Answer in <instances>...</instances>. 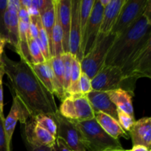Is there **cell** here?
<instances>
[{
  "instance_id": "83f0119b",
  "label": "cell",
  "mask_w": 151,
  "mask_h": 151,
  "mask_svg": "<svg viewBox=\"0 0 151 151\" xmlns=\"http://www.w3.org/2000/svg\"><path fill=\"white\" fill-rule=\"evenodd\" d=\"M28 48L31 58V64L36 65L44 63L46 61L36 41L29 36V32H28Z\"/></svg>"
},
{
  "instance_id": "7bdbcfd3",
  "label": "cell",
  "mask_w": 151,
  "mask_h": 151,
  "mask_svg": "<svg viewBox=\"0 0 151 151\" xmlns=\"http://www.w3.org/2000/svg\"><path fill=\"white\" fill-rule=\"evenodd\" d=\"M104 151H129V150H125L122 147V148H115V149H109Z\"/></svg>"
},
{
  "instance_id": "ab89813d",
  "label": "cell",
  "mask_w": 151,
  "mask_h": 151,
  "mask_svg": "<svg viewBox=\"0 0 151 151\" xmlns=\"http://www.w3.org/2000/svg\"><path fill=\"white\" fill-rule=\"evenodd\" d=\"M7 43V41L5 38L0 37V60H1L2 58V55L4 54V49Z\"/></svg>"
},
{
  "instance_id": "74e56055",
  "label": "cell",
  "mask_w": 151,
  "mask_h": 151,
  "mask_svg": "<svg viewBox=\"0 0 151 151\" xmlns=\"http://www.w3.org/2000/svg\"><path fill=\"white\" fill-rule=\"evenodd\" d=\"M31 151H55L53 146H41V147H31Z\"/></svg>"
},
{
  "instance_id": "30bf717a",
  "label": "cell",
  "mask_w": 151,
  "mask_h": 151,
  "mask_svg": "<svg viewBox=\"0 0 151 151\" xmlns=\"http://www.w3.org/2000/svg\"><path fill=\"white\" fill-rule=\"evenodd\" d=\"M122 77L121 68L117 66H104L91 80L92 90L109 91L122 88Z\"/></svg>"
},
{
  "instance_id": "277c9868",
  "label": "cell",
  "mask_w": 151,
  "mask_h": 151,
  "mask_svg": "<svg viewBox=\"0 0 151 151\" xmlns=\"http://www.w3.org/2000/svg\"><path fill=\"white\" fill-rule=\"evenodd\" d=\"M74 123L83 137L87 151H104L122 147L119 140L112 138L106 133L95 118Z\"/></svg>"
},
{
  "instance_id": "7c38bea8",
  "label": "cell",
  "mask_w": 151,
  "mask_h": 151,
  "mask_svg": "<svg viewBox=\"0 0 151 151\" xmlns=\"http://www.w3.org/2000/svg\"><path fill=\"white\" fill-rule=\"evenodd\" d=\"M80 4L81 0H71V24L69 32V53L80 62L83 59L81 52V29L80 23Z\"/></svg>"
},
{
  "instance_id": "d6986e66",
  "label": "cell",
  "mask_w": 151,
  "mask_h": 151,
  "mask_svg": "<svg viewBox=\"0 0 151 151\" xmlns=\"http://www.w3.org/2000/svg\"><path fill=\"white\" fill-rule=\"evenodd\" d=\"M94 118L100 126L112 138L118 140L121 137L125 139L130 138L127 132L122 129L119 122L109 115L103 112H97L94 113Z\"/></svg>"
},
{
  "instance_id": "52a82bcc",
  "label": "cell",
  "mask_w": 151,
  "mask_h": 151,
  "mask_svg": "<svg viewBox=\"0 0 151 151\" xmlns=\"http://www.w3.org/2000/svg\"><path fill=\"white\" fill-rule=\"evenodd\" d=\"M57 125V137L67 145L72 151H87L82 134L74 122L60 115L58 111L52 114Z\"/></svg>"
},
{
  "instance_id": "8fae6325",
  "label": "cell",
  "mask_w": 151,
  "mask_h": 151,
  "mask_svg": "<svg viewBox=\"0 0 151 151\" xmlns=\"http://www.w3.org/2000/svg\"><path fill=\"white\" fill-rule=\"evenodd\" d=\"M23 125V135L30 147L53 146L55 143L56 138L37 124L35 116H29Z\"/></svg>"
},
{
  "instance_id": "603a6c76",
  "label": "cell",
  "mask_w": 151,
  "mask_h": 151,
  "mask_svg": "<svg viewBox=\"0 0 151 151\" xmlns=\"http://www.w3.org/2000/svg\"><path fill=\"white\" fill-rule=\"evenodd\" d=\"M56 15V0H52L50 5L45 9L44 12L40 14L41 24L45 29L50 41V55L52 57V32L55 22Z\"/></svg>"
},
{
  "instance_id": "ba28073f",
  "label": "cell",
  "mask_w": 151,
  "mask_h": 151,
  "mask_svg": "<svg viewBox=\"0 0 151 151\" xmlns=\"http://www.w3.org/2000/svg\"><path fill=\"white\" fill-rule=\"evenodd\" d=\"M149 0H126L111 33L116 36L131 27L144 13Z\"/></svg>"
},
{
  "instance_id": "1f68e13d",
  "label": "cell",
  "mask_w": 151,
  "mask_h": 151,
  "mask_svg": "<svg viewBox=\"0 0 151 151\" xmlns=\"http://www.w3.org/2000/svg\"><path fill=\"white\" fill-rule=\"evenodd\" d=\"M79 87L81 94H84V95H86L90 91H92L91 79L86 74L83 73V72L81 73V78H80Z\"/></svg>"
},
{
  "instance_id": "6da1fadb",
  "label": "cell",
  "mask_w": 151,
  "mask_h": 151,
  "mask_svg": "<svg viewBox=\"0 0 151 151\" xmlns=\"http://www.w3.org/2000/svg\"><path fill=\"white\" fill-rule=\"evenodd\" d=\"M1 60L12 95L19 98L31 116L52 115L58 111L54 95L34 73L30 63L23 59L14 61L4 52Z\"/></svg>"
},
{
  "instance_id": "f35d334b",
  "label": "cell",
  "mask_w": 151,
  "mask_h": 151,
  "mask_svg": "<svg viewBox=\"0 0 151 151\" xmlns=\"http://www.w3.org/2000/svg\"><path fill=\"white\" fill-rule=\"evenodd\" d=\"M28 12V14H29V18L30 17H37V16H40V13L38 12V10L37 9H35V7H29L27 9Z\"/></svg>"
},
{
  "instance_id": "d6a6232c",
  "label": "cell",
  "mask_w": 151,
  "mask_h": 151,
  "mask_svg": "<svg viewBox=\"0 0 151 151\" xmlns=\"http://www.w3.org/2000/svg\"><path fill=\"white\" fill-rule=\"evenodd\" d=\"M4 121L0 119V151H11V147L7 144L4 130Z\"/></svg>"
},
{
  "instance_id": "f1b7e54d",
  "label": "cell",
  "mask_w": 151,
  "mask_h": 151,
  "mask_svg": "<svg viewBox=\"0 0 151 151\" xmlns=\"http://www.w3.org/2000/svg\"><path fill=\"white\" fill-rule=\"evenodd\" d=\"M60 57H61L62 61L63 63V67H64V86H63V88H64V91L67 95L68 88L70 85L72 62L74 56L69 52H66L60 55Z\"/></svg>"
},
{
  "instance_id": "cb8c5ba5",
  "label": "cell",
  "mask_w": 151,
  "mask_h": 151,
  "mask_svg": "<svg viewBox=\"0 0 151 151\" xmlns=\"http://www.w3.org/2000/svg\"><path fill=\"white\" fill-rule=\"evenodd\" d=\"M52 56L60 55L64 53L63 49V31L58 14L57 0H56L55 22L52 32Z\"/></svg>"
},
{
  "instance_id": "5bb4252c",
  "label": "cell",
  "mask_w": 151,
  "mask_h": 151,
  "mask_svg": "<svg viewBox=\"0 0 151 151\" xmlns=\"http://www.w3.org/2000/svg\"><path fill=\"white\" fill-rule=\"evenodd\" d=\"M19 0H7V9L4 15V23L7 29L8 40L7 43L11 44L15 50L19 45V18L18 10L20 8Z\"/></svg>"
},
{
  "instance_id": "e0dca14e",
  "label": "cell",
  "mask_w": 151,
  "mask_h": 151,
  "mask_svg": "<svg viewBox=\"0 0 151 151\" xmlns=\"http://www.w3.org/2000/svg\"><path fill=\"white\" fill-rule=\"evenodd\" d=\"M125 1L126 0H111L110 3L104 7L100 34L106 35L111 33Z\"/></svg>"
},
{
  "instance_id": "e575fe53",
  "label": "cell",
  "mask_w": 151,
  "mask_h": 151,
  "mask_svg": "<svg viewBox=\"0 0 151 151\" xmlns=\"http://www.w3.org/2000/svg\"><path fill=\"white\" fill-rule=\"evenodd\" d=\"M52 2V0H31L30 7H35L41 14Z\"/></svg>"
},
{
  "instance_id": "4fadbf2b",
  "label": "cell",
  "mask_w": 151,
  "mask_h": 151,
  "mask_svg": "<svg viewBox=\"0 0 151 151\" xmlns=\"http://www.w3.org/2000/svg\"><path fill=\"white\" fill-rule=\"evenodd\" d=\"M30 116L31 115L27 111L24 106L22 104V102L19 100V98L16 96H13V103H12L11 109L7 117L4 118L3 122L6 139L7 144L10 147H11L12 137L17 122L19 121L21 124H24Z\"/></svg>"
},
{
  "instance_id": "b9f144b4",
  "label": "cell",
  "mask_w": 151,
  "mask_h": 151,
  "mask_svg": "<svg viewBox=\"0 0 151 151\" xmlns=\"http://www.w3.org/2000/svg\"><path fill=\"white\" fill-rule=\"evenodd\" d=\"M110 1H111V0H100V4H101V5L103 6V8H104V7H106V6H107L108 4L110 3Z\"/></svg>"
},
{
  "instance_id": "f546056e",
  "label": "cell",
  "mask_w": 151,
  "mask_h": 151,
  "mask_svg": "<svg viewBox=\"0 0 151 151\" xmlns=\"http://www.w3.org/2000/svg\"><path fill=\"white\" fill-rule=\"evenodd\" d=\"M117 116H118V122L119 125L122 128V129L125 132H129L132 128L133 125L135 123V117L130 116L128 114L125 113L122 111L117 109Z\"/></svg>"
},
{
  "instance_id": "ac0fdd59",
  "label": "cell",
  "mask_w": 151,
  "mask_h": 151,
  "mask_svg": "<svg viewBox=\"0 0 151 151\" xmlns=\"http://www.w3.org/2000/svg\"><path fill=\"white\" fill-rule=\"evenodd\" d=\"M59 21L63 31V52H69V32L71 24V0H57Z\"/></svg>"
},
{
  "instance_id": "9c48e42d",
  "label": "cell",
  "mask_w": 151,
  "mask_h": 151,
  "mask_svg": "<svg viewBox=\"0 0 151 151\" xmlns=\"http://www.w3.org/2000/svg\"><path fill=\"white\" fill-rule=\"evenodd\" d=\"M103 10L104 8L100 4V0H95L91 13L81 38V49L83 53V58L92 50L97 42L100 34Z\"/></svg>"
},
{
  "instance_id": "ffe728a7",
  "label": "cell",
  "mask_w": 151,
  "mask_h": 151,
  "mask_svg": "<svg viewBox=\"0 0 151 151\" xmlns=\"http://www.w3.org/2000/svg\"><path fill=\"white\" fill-rule=\"evenodd\" d=\"M112 103L118 109L128 114L130 116H134V111L133 107L132 98L134 96V91H127L122 88L106 91Z\"/></svg>"
},
{
  "instance_id": "8992f818",
  "label": "cell",
  "mask_w": 151,
  "mask_h": 151,
  "mask_svg": "<svg viewBox=\"0 0 151 151\" xmlns=\"http://www.w3.org/2000/svg\"><path fill=\"white\" fill-rule=\"evenodd\" d=\"M61 116L72 122H81L94 118V113L86 95L69 94L62 100L58 109Z\"/></svg>"
},
{
  "instance_id": "44dd1931",
  "label": "cell",
  "mask_w": 151,
  "mask_h": 151,
  "mask_svg": "<svg viewBox=\"0 0 151 151\" xmlns=\"http://www.w3.org/2000/svg\"><path fill=\"white\" fill-rule=\"evenodd\" d=\"M53 75H54L55 94L58 96L60 100H63L66 97L64 91V67L60 55L52 56L49 60Z\"/></svg>"
},
{
  "instance_id": "2e32d148",
  "label": "cell",
  "mask_w": 151,
  "mask_h": 151,
  "mask_svg": "<svg viewBox=\"0 0 151 151\" xmlns=\"http://www.w3.org/2000/svg\"><path fill=\"white\" fill-rule=\"evenodd\" d=\"M133 146L142 145L151 147V118L143 117L136 121L129 131Z\"/></svg>"
},
{
  "instance_id": "4dcf8cb0",
  "label": "cell",
  "mask_w": 151,
  "mask_h": 151,
  "mask_svg": "<svg viewBox=\"0 0 151 151\" xmlns=\"http://www.w3.org/2000/svg\"><path fill=\"white\" fill-rule=\"evenodd\" d=\"M7 0H0V37L5 38L7 41L8 35L4 23V15L7 9Z\"/></svg>"
},
{
  "instance_id": "5b68a950",
  "label": "cell",
  "mask_w": 151,
  "mask_h": 151,
  "mask_svg": "<svg viewBox=\"0 0 151 151\" xmlns=\"http://www.w3.org/2000/svg\"><path fill=\"white\" fill-rule=\"evenodd\" d=\"M116 38V35L113 33L106 35L99 34L94 47L83 58L81 61V71L91 80L104 66L108 52Z\"/></svg>"
},
{
  "instance_id": "3957f363",
  "label": "cell",
  "mask_w": 151,
  "mask_h": 151,
  "mask_svg": "<svg viewBox=\"0 0 151 151\" xmlns=\"http://www.w3.org/2000/svg\"><path fill=\"white\" fill-rule=\"evenodd\" d=\"M123 77L122 88L134 91L139 78H151V29L147 32L122 66Z\"/></svg>"
},
{
  "instance_id": "7a4b0ae2",
  "label": "cell",
  "mask_w": 151,
  "mask_h": 151,
  "mask_svg": "<svg viewBox=\"0 0 151 151\" xmlns=\"http://www.w3.org/2000/svg\"><path fill=\"white\" fill-rule=\"evenodd\" d=\"M151 26V1L149 0L142 16L123 33L116 36L105 60L106 66L120 67L127 58L144 38Z\"/></svg>"
},
{
  "instance_id": "8d00e7d4",
  "label": "cell",
  "mask_w": 151,
  "mask_h": 151,
  "mask_svg": "<svg viewBox=\"0 0 151 151\" xmlns=\"http://www.w3.org/2000/svg\"><path fill=\"white\" fill-rule=\"evenodd\" d=\"M55 151H72L68 147L67 145L60 138H56L55 143L54 145Z\"/></svg>"
},
{
  "instance_id": "9a60e30c",
  "label": "cell",
  "mask_w": 151,
  "mask_h": 151,
  "mask_svg": "<svg viewBox=\"0 0 151 151\" xmlns=\"http://www.w3.org/2000/svg\"><path fill=\"white\" fill-rule=\"evenodd\" d=\"M94 113L103 112L118 121L117 108L112 103L106 91L92 90L86 94Z\"/></svg>"
},
{
  "instance_id": "d590c367",
  "label": "cell",
  "mask_w": 151,
  "mask_h": 151,
  "mask_svg": "<svg viewBox=\"0 0 151 151\" xmlns=\"http://www.w3.org/2000/svg\"><path fill=\"white\" fill-rule=\"evenodd\" d=\"M18 18H19V21L28 24L30 22V18H29V14H28L27 10L26 8L22 7V6L18 10Z\"/></svg>"
},
{
  "instance_id": "60d3db41",
  "label": "cell",
  "mask_w": 151,
  "mask_h": 151,
  "mask_svg": "<svg viewBox=\"0 0 151 151\" xmlns=\"http://www.w3.org/2000/svg\"><path fill=\"white\" fill-rule=\"evenodd\" d=\"M129 151H150V149L147 148L145 146L142 145H135L133 146L132 149L129 150Z\"/></svg>"
},
{
  "instance_id": "836d02e7",
  "label": "cell",
  "mask_w": 151,
  "mask_h": 151,
  "mask_svg": "<svg viewBox=\"0 0 151 151\" xmlns=\"http://www.w3.org/2000/svg\"><path fill=\"white\" fill-rule=\"evenodd\" d=\"M4 75V71L3 65L0 66V119L4 120V103H3V77Z\"/></svg>"
},
{
  "instance_id": "7402d4cb",
  "label": "cell",
  "mask_w": 151,
  "mask_h": 151,
  "mask_svg": "<svg viewBox=\"0 0 151 151\" xmlns=\"http://www.w3.org/2000/svg\"><path fill=\"white\" fill-rule=\"evenodd\" d=\"M30 66L40 81L44 84L48 91L54 95V75H53L52 69L49 60L45 61L44 63H39V64H30Z\"/></svg>"
},
{
  "instance_id": "ee69618b",
  "label": "cell",
  "mask_w": 151,
  "mask_h": 151,
  "mask_svg": "<svg viewBox=\"0 0 151 151\" xmlns=\"http://www.w3.org/2000/svg\"><path fill=\"white\" fill-rule=\"evenodd\" d=\"M1 65H2V60H0V66H1Z\"/></svg>"
},
{
  "instance_id": "4316f807",
  "label": "cell",
  "mask_w": 151,
  "mask_h": 151,
  "mask_svg": "<svg viewBox=\"0 0 151 151\" xmlns=\"http://www.w3.org/2000/svg\"><path fill=\"white\" fill-rule=\"evenodd\" d=\"M35 119L41 128L48 131L55 138L57 137V125L52 115L38 114L35 116Z\"/></svg>"
},
{
  "instance_id": "d4e9b609",
  "label": "cell",
  "mask_w": 151,
  "mask_h": 151,
  "mask_svg": "<svg viewBox=\"0 0 151 151\" xmlns=\"http://www.w3.org/2000/svg\"><path fill=\"white\" fill-rule=\"evenodd\" d=\"M81 73H82V71H81V62L74 56L72 62L70 85H69V88H68L67 96L69 95V94H81L79 87V81Z\"/></svg>"
},
{
  "instance_id": "484cf974",
  "label": "cell",
  "mask_w": 151,
  "mask_h": 151,
  "mask_svg": "<svg viewBox=\"0 0 151 151\" xmlns=\"http://www.w3.org/2000/svg\"><path fill=\"white\" fill-rule=\"evenodd\" d=\"M95 0H81L80 4V23H81V38L83 35L86 26L87 24L90 15L94 7Z\"/></svg>"
}]
</instances>
